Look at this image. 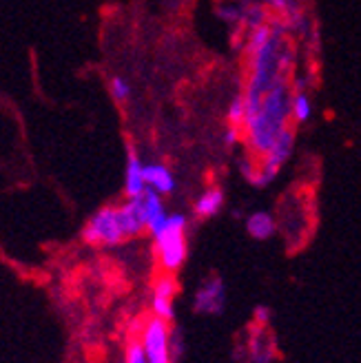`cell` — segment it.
Listing matches in <instances>:
<instances>
[{
	"mask_svg": "<svg viewBox=\"0 0 361 363\" xmlns=\"http://www.w3.org/2000/svg\"><path fill=\"white\" fill-rule=\"evenodd\" d=\"M291 78H282L266 91L262 104L244 124V142L252 157H262L270 151L279 133L291 126Z\"/></svg>",
	"mask_w": 361,
	"mask_h": 363,
	"instance_id": "cell-1",
	"label": "cell"
},
{
	"mask_svg": "<svg viewBox=\"0 0 361 363\" xmlns=\"http://www.w3.org/2000/svg\"><path fill=\"white\" fill-rule=\"evenodd\" d=\"M189 220L182 213H169L157 230L151 233L153 248L157 264L165 272H177L184 266L189 257V242H187Z\"/></svg>",
	"mask_w": 361,
	"mask_h": 363,
	"instance_id": "cell-2",
	"label": "cell"
},
{
	"mask_svg": "<svg viewBox=\"0 0 361 363\" xmlns=\"http://www.w3.org/2000/svg\"><path fill=\"white\" fill-rule=\"evenodd\" d=\"M295 135H297L295 126H286V129L279 133V138L275 140L273 147H270V151L260 157L257 175L252 179V186L264 189L279 175V171L284 169V164L291 160V155L295 151Z\"/></svg>",
	"mask_w": 361,
	"mask_h": 363,
	"instance_id": "cell-3",
	"label": "cell"
},
{
	"mask_svg": "<svg viewBox=\"0 0 361 363\" xmlns=\"http://www.w3.org/2000/svg\"><path fill=\"white\" fill-rule=\"evenodd\" d=\"M82 240L94 246H118L122 244L124 230L120 224L118 206H102L96 211L82 228Z\"/></svg>",
	"mask_w": 361,
	"mask_h": 363,
	"instance_id": "cell-4",
	"label": "cell"
},
{
	"mask_svg": "<svg viewBox=\"0 0 361 363\" xmlns=\"http://www.w3.org/2000/svg\"><path fill=\"white\" fill-rule=\"evenodd\" d=\"M171 335L173 328L171 323L160 319V317H151L144 321V328L140 335L142 348L149 357V363H173V348H171Z\"/></svg>",
	"mask_w": 361,
	"mask_h": 363,
	"instance_id": "cell-5",
	"label": "cell"
},
{
	"mask_svg": "<svg viewBox=\"0 0 361 363\" xmlns=\"http://www.w3.org/2000/svg\"><path fill=\"white\" fill-rule=\"evenodd\" d=\"M226 306V284L222 277L213 275L200 288L193 299V311L197 315H222Z\"/></svg>",
	"mask_w": 361,
	"mask_h": 363,
	"instance_id": "cell-6",
	"label": "cell"
},
{
	"mask_svg": "<svg viewBox=\"0 0 361 363\" xmlns=\"http://www.w3.org/2000/svg\"><path fill=\"white\" fill-rule=\"evenodd\" d=\"M177 290H179V286H177V279L173 272H162L153 284V299H151L153 317H160L169 323L173 321V317H175L173 301H175Z\"/></svg>",
	"mask_w": 361,
	"mask_h": 363,
	"instance_id": "cell-7",
	"label": "cell"
},
{
	"mask_svg": "<svg viewBox=\"0 0 361 363\" xmlns=\"http://www.w3.org/2000/svg\"><path fill=\"white\" fill-rule=\"evenodd\" d=\"M138 204L142 208V215H144V222H147V230L153 233L162 226V222L167 220V208H165V202H162V195L147 189L142 195H138Z\"/></svg>",
	"mask_w": 361,
	"mask_h": 363,
	"instance_id": "cell-8",
	"label": "cell"
},
{
	"mask_svg": "<svg viewBox=\"0 0 361 363\" xmlns=\"http://www.w3.org/2000/svg\"><path fill=\"white\" fill-rule=\"evenodd\" d=\"M118 215H120V224H122L126 240L138 238L142 230H147V222H144L138 197H126V202L118 206Z\"/></svg>",
	"mask_w": 361,
	"mask_h": 363,
	"instance_id": "cell-9",
	"label": "cell"
},
{
	"mask_svg": "<svg viewBox=\"0 0 361 363\" xmlns=\"http://www.w3.org/2000/svg\"><path fill=\"white\" fill-rule=\"evenodd\" d=\"M147 191V182H144V162L140 155L129 149L126 155V167H124V195L126 197H138Z\"/></svg>",
	"mask_w": 361,
	"mask_h": 363,
	"instance_id": "cell-10",
	"label": "cell"
},
{
	"mask_svg": "<svg viewBox=\"0 0 361 363\" xmlns=\"http://www.w3.org/2000/svg\"><path fill=\"white\" fill-rule=\"evenodd\" d=\"M144 182H147V189L160 193V195H171L175 191V175L167 164H144Z\"/></svg>",
	"mask_w": 361,
	"mask_h": 363,
	"instance_id": "cell-11",
	"label": "cell"
},
{
	"mask_svg": "<svg viewBox=\"0 0 361 363\" xmlns=\"http://www.w3.org/2000/svg\"><path fill=\"white\" fill-rule=\"evenodd\" d=\"M224 202H226L224 191L218 186H211L195 199L193 213H195V217H200V220H211V217H215L224 208Z\"/></svg>",
	"mask_w": 361,
	"mask_h": 363,
	"instance_id": "cell-12",
	"label": "cell"
},
{
	"mask_svg": "<svg viewBox=\"0 0 361 363\" xmlns=\"http://www.w3.org/2000/svg\"><path fill=\"white\" fill-rule=\"evenodd\" d=\"M277 230V222L275 217L266 213V211H255L246 217V233L250 235L252 240L257 242H266L275 235Z\"/></svg>",
	"mask_w": 361,
	"mask_h": 363,
	"instance_id": "cell-13",
	"label": "cell"
},
{
	"mask_svg": "<svg viewBox=\"0 0 361 363\" xmlns=\"http://www.w3.org/2000/svg\"><path fill=\"white\" fill-rule=\"evenodd\" d=\"M313 118V98L309 96V89H293L291 98V120L301 126Z\"/></svg>",
	"mask_w": 361,
	"mask_h": 363,
	"instance_id": "cell-14",
	"label": "cell"
},
{
	"mask_svg": "<svg viewBox=\"0 0 361 363\" xmlns=\"http://www.w3.org/2000/svg\"><path fill=\"white\" fill-rule=\"evenodd\" d=\"M244 7L246 5L235 3V0H224V3L218 7L220 21L231 25V27H242L244 25Z\"/></svg>",
	"mask_w": 361,
	"mask_h": 363,
	"instance_id": "cell-15",
	"label": "cell"
},
{
	"mask_svg": "<svg viewBox=\"0 0 361 363\" xmlns=\"http://www.w3.org/2000/svg\"><path fill=\"white\" fill-rule=\"evenodd\" d=\"M246 118H248V108H246V102H244V96H235L231 100L228 108H226V124L231 126H238V129L244 131V124H246Z\"/></svg>",
	"mask_w": 361,
	"mask_h": 363,
	"instance_id": "cell-16",
	"label": "cell"
},
{
	"mask_svg": "<svg viewBox=\"0 0 361 363\" xmlns=\"http://www.w3.org/2000/svg\"><path fill=\"white\" fill-rule=\"evenodd\" d=\"M268 7L260 3H248L244 7V27L246 29H255L264 23H268Z\"/></svg>",
	"mask_w": 361,
	"mask_h": 363,
	"instance_id": "cell-17",
	"label": "cell"
},
{
	"mask_svg": "<svg viewBox=\"0 0 361 363\" xmlns=\"http://www.w3.org/2000/svg\"><path fill=\"white\" fill-rule=\"evenodd\" d=\"M109 94L111 98L118 102V104H126L131 100V94H133V89H131V82L126 80L124 76H113L109 80Z\"/></svg>",
	"mask_w": 361,
	"mask_h": 363,
	"instance_id": "cell-18",
	"label": "cell"
},
{
	"mask_svg": "<svg viewBox=\"0 0 361 363\" xmlns=\"http://www.w3.org/2000/svg\"><path fill=\"white\" fill-rule=\"evenodd\" d=\"M275 357L273 343H264L262 339H252L250 343V361L252 363H270Z\"/></svg>",
	"mask_w": 361,
	"mask_h": 363,
	"instance_id": "cell-19",
	"label": "cell"
},
{
	"mask_svg": "<svg viewBox=\"0 0 361 363\" xmlns=\"http://www.w3.org/2000/svg\"><path fill=\"white\" fill-rule=\"evenodd\" d=\"M124 363H149V357H147V352H144L140 339H131L129 343H126Z\"/></svg>",
	"mask_w": 361,
	"mask_h": 363,
	"instance_id": "cell-20",
	"label": "cell"
},
{
	"mask_svg": "<svg viewBox=\"0 0 361 363\" xmlns=\"http://www.w3.org/2000/svg\"><path fill=\"white\" fill-rule=\"evenodd\" d=\"M244 140V131L242 129H238V126H231V124H226L224 126V131H222V144L224 147H235V144H240Z\"/></svg>",
	"mask_w": 361,
	"mask_h": 363,
	"instance_id": "cell-21",
	"label": "cell"
},
{
	"mask_svg": "<svg viewBox=\"0 0 361 363\" xmlns=\"http://www.w3.org/2000/svg\"><path fill=\"white\" fill-rule=\"evenodd\" d=\"M268 319H270V315H268V308H264V306L255 308V321H257L260 325H266V323H268Z\"/></svg>",
	"mask_w": 361,
	"mask_h": 363,
	"instance_id": "cell-22",
	"label": "cell"
},
{
	"mask_svg": "<svg viewBox=\"0 0 361 363\" xmlns=\"http://www.w3.org/2000/svg\"><path fill=\"white\" fill-rule=\"evenodd\" d=\"M248 363H252V361H248Z\"/></svg>",
	"mask_w": 361,
	"mask_h": 363,
	"instance_id": "cell-23",
	"label": "cell"
}]
</instances>
